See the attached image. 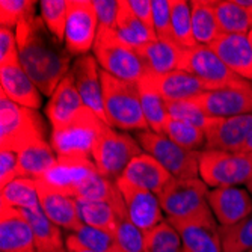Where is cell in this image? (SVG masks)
Wrapping results in <instances>:
<instances>
[{
  "label": "cell",
  "instance_id": "cell-1",
  "mask_svg": "<svg viewBox=\"0 0 252 252\" xmlns=\"http://www.w3.org/2000/svg\"><path fill=\"white\" fill-rule=\"evenodd\" d=\"M15 35L20 65L39 93L52 97L58 85L71 71L73 56L65 49L63 42L49 32L38 15L20 21Z\"/></svg>",
  "mask_w": 252,
  "mask_h": 252
},
{
  "label": "cell",
  "instance_id": "cell-2",
  "mask_svg": "<svg viewBox=\"0 0 252 252\" xmlns=\"http://www.w3.org/2000/svg\"><path fill=\"white\" fill-rule=\"evenodd\" d=\"M103 86V104L107 126L123 131L150 130L142 112L137 83L113 77L100 71Z\"/></svg>",
  "mask_w": 252,
  "mask_h": 252
},
{
  "label": "cell",
  "instance_id": "cell-3",
  "mask_svg": "<svg viewBox=\"0 0 252 252\" xmlns=\"http://www.w3.org/2000/svg\"><path fill=\"white\" fill-rule=\"evenodd\" d=\"M47 126L35 109L20 106L0 94V145L18 153L36 142L47 141Z\"/></svg>",
  "mask_w": 252,
  "mask_h": 252
},
{
  "label": "cell",
  "instance_id": "cell-4",
  "mask_svg": "<svg viewBox=\"0 0 252 252\" xmlns=\"http://www.w3.org/2000/svg\"><path fill=\"white\" fill-rule=\"evenodd\" d=\"M142 153L144 150L136 137L103 124L91 157L103 177L110 181H118L131 160Z\"/></svg>",
  "mask_w": 252,
  "mask_h": 252
},
{
  "label": "cell",
  "instance_id": "cell-5",
  "mask_svg": "<svg viewBox=\"0 0 252 252\" xmlns=\"http://www.w3.org/2000/svg\"><path fill=\"white\" fill-rule=\"evenodd\" d=\"M93 50L101 70L117 79L137 83L148 73L139 52L126 44L115 31L100 32Z\"/></svg>",
  "mask_w": 252,
  "mask_h": 252
},
{
  "label": "cell",
  "instance_id": "cell-6",
  "mask_svg": "<svg viewBox=\"0 0 252 252\" xmlns=\"http://www.w3.org/2000/svg\"><path fill=\"white\" fill-rule=\"evenodd\" d=\"M210 188L201 178H172L157 195L168 219H188L213 213L209 205Z\"/></svg>",
  "mask_w": 252,
  "mask_h": 252
},
{
  "label": "cell",
  "instance_id": "cell-7",
  "mask_svg": "<svg viewBox=\"0 0 252 252\" xmlns=\"http://www.w3.org/2000/svg\"><path fill=\"white\" fill-rule=\"evenodd\" d=\"M136 139L142 147L144 153L154 157L174 178H199L201 151L186 150L172 142L165 134H160L151 130L139 131Z\"/></svg>",
  "mask_w": 252,
  "mask_h": 252
},
{
  "label": "cell",
  "instance_id": "cell-8",
  "mask_svg": "<svg viewBox=\"0 0 252 252\" xmlns=\"http://www.w3.org/2000/svg\"><path fill=\"white\" fill-rule=\"evenodd\" d=\"M252 177V158L243 153L202 150L199 178L212 189L242 186Z\"/></svg>",
  "mask_w": 252,
  "mask_h": 252
},
{
  "label": "cell",
  "instance_id": "cell-9",
  "mask_svg": "<svg viewBox=\"0 0 252 252\" xmlns=\"http://www.w3.org/2000/svg\"><path fill=\"white\" fill-rule=\"evenodd\" d=\"M103 124L93 110L86 109L70 124L52 128L50 145L58 157H91Z\"/></svg>",
  "mask_w": 252,
  "mask_h": 252
},
{
  "label": "cell",
  "instance_id": "cell-10",
  "mask_svg": "<svg viewBox=\"0 0 252 252\" xmlns=\"http://www.w3.org/2000/svg\"><path fill=\"white\" fill-rule=\"evenodd\" d=\"M98 36V21L93 0H70L63 45L74 58L89 55Z\"/></svg>",
  "mask_w": 252,
  "mask_h": 252
},
{
  "label": "cell",
  "instance_id": "cell-11",
  "mask_svg": "<svg viewBox=\"0 0 252 252\" xmlns=\"http://www.w3.org/2000/svg\"><path fill=\"white\" fill-rule=\"evenodd\" d=\"M193 103L210 118H231L252 113V85H240L210 89L193 98Z\"/></svg>",
  "mask_w": 252,
  "mask_h": 252
},
{
  "label": "cell",
  "instance_id": "cell-12",
  "mask_svg": "<svg viewBox=\"0 0 252 252\" xmlns=\"http://www.w3.org/2000/svg\"><path fill=\"white\" fill-rule=\"evenodd\" d=\"M181 70L193 74L210 89L240 85L246 82L236 76L212 47H205V45H196L193 49L186 50Z\"/></svg>",
  "mask_w": 252,
  "mask_h": 252
},
{
  "label": "cell",
  "instance_id": "cell-13",
  "mask_svg": "<svg viewBox=\"0 0 252 252\" xmlns=\"http://www.w3.org/2000/svg\"><path fill=\"white\" fill-rule=\"evenodd\" d=\"M190 252H222L219 223L213 213L188 219H168Z\"/></svg>",
  "mask_w": 252,
  "mask_h": 252
},
{
  "label": "cell",
  "instance_id": "cell-14",
  "mask_svg": "<svg viewBox=\"0 0 252 252\" xmlns=\"http://www.w3.org/2000/svg\"><path fill=\"white\" fill-rule=\"evenodd\" d=\"M205 133V148L226 153H242L252 133V113L231 118H212Z\"/></svg>",
  "mask_w": 252,
  "mask_h": 252
},
{
  "label": "cell",
  "instance_id": "cell-15",
  "mask_svg": "<svg viewBox=\"0 0 252 252\" xmlns=\"http://www.w3.org/2000/svg\"><path fill=\"white\" fill-rule=\"evenodd\" d=\"M35 183L39 198V209L44 215L59 228H63L68 233H76L83 225L79 215L77 199L55 189L42 178L35 180Z\"/></svg>",
  "mask_w": 252,
  "mask_h": 252
},
{
  "label": "cell",
  "instance_id": "cell-16",
  "mask_svg": "<svg viewBox=\"0 0 252 252\" xmlns=\"http://www.w3.org/2000/svg\"><path fill=\"white\" fill-rule=\"evenodd\" d=\"M101 68L94 55H85L73 62L70 74L74 79L77 93L85 106L107 124L104 104H103V86H101Z\"/></svg>",
  "mask_w": 252,
  "mask_h": 252
},
{
  "label": "cell",
  "instance_id": "cell-17",
  "mask_svg": "<svg viewBox=\"0 0 252 252\" xmlns=\"http://www.w3.org/2000/svg\"><path fill=\"white\" fill-rule=\"evenodd\" d=\"M117 185L124 198L126 207L133 223L141 231H148L165 220L162 205H160V201L156 193L133 186L123 178L117 181Z\"/></svg>",
  "mask_w": 252,
  "mask_h": 252
},
{
  "label": "cell",
  "instance_id": "cell-18",
  "mask_svg": "<svg viewBox=\"0 0 252 252\" xmlns=\"http://www.w3.org/2000/svg\"><path fill=\"white\" fill-rule=\"evenodd\" d=\"M209 205L219 226L236 225L252 215V196L240 186L210 189Z\"/></svg>",
  "mask_w": 252,
  "mask_h": 252
},
{
  "label": "cell",
  "instance_id": "cell-19",
  "mask_svg": "<svg viewBox=\"0 0 252 252\" xmlns=\"http://www.w3.org/2000/svg\"><path fill=\"white\" fill-rule=\"evenodd\" d=\"M98 174L93 157H58L55 166L44 175V181L74 198L77 189Z\"/></svg>",
  "mask_w": 252,
  "mask_h": 252
},
{
  "label": "cell",
  "instance_id": "cell-20",
  "mask_svg": "<svg viewBox=\"0 0 252 252\" xmlns=\"http://www.w3.org/2000/svg\"><path fill=\"white\" fill-rule=\"evenodd\" d=\"M88 107L77 93L73 76L68 73V76L58 85L45 106V117H47L52 128H58L74 121Z\"/></svg>",
  "mask_w": 252,
  "mask_h": 252
},
{
  "label": "cell",
  "instance_id": "cell-21",
  "mask_svg": "<svg viewBox=\"0 0 252 252\" xmlns=\"http://www.w3.org/2000/svg\"><path fill=\"white\" fill-rule=\"evenodd\" d=\"M0 251L2 252H38L33 231L18 209L2 205L0 218Z\"/></svg>",
  "mask_w": 252,
  "mask_h": 252
},
{
  "label": "cell",
  "instance_id": "cell-22",
  "mask_svg": "<svg viewBox=\"0 0 252 252\" xmlns=\"http://www.w3.org/2000/svg\"><path fill=\"white\" fill-rule=\"evenodd\" d=\"M147 74L156 91L162 95L166 103L193 100L201 94L210 91V88L202 80L185 70H177L168 74Z\"/></svg>",
  "mask_w": 252,
  "mask_h": 252
},
{
  "label": "cell",
  "instance_id": "cell-23",
  "mask_svg": "<svg viewBox=\"0 0 252 252\" xmlns=\"http://www.w3.org/2000/svg\"><path fill=\"white\" fill-rule=\"evenodd\" d=\"M210 47L236 76L252 82V47L248 35L222 33Z\"/></svg>",
  "mask_w": 252,
  "mask_h": 252
},
{
  "label": "cell",
  "instance_id": "cell-24",
  "mask_svg": "<svg viewBox=\"0 0 252 252\" xmlns=\"http://www.w3.org/2000/svg\"><path fill=\"white\" fill-rule=\"evenodd\" d=\"M0 85H2V95L14 103L35 110L41 107L42 98L39 89L20 63L0 66Z\"/></svg>",
  "mask_w": 252,
  "mask_h": 252
},
{
  "label": "cell",
  "instance_id": "cell-25",
  "mask_svg": "<svg viewBox=\"0 0 252 252\" xmlns=\"http://www.w3.org/2000/svg\"><path fill=\"white\" fill-rule=\"evenodd\" d=\"M121 178L133 186L158 195L174 177L154 157L142 153L131 160Z\"/></svg>",
  "mask_w": 252,
  "mask_h": 252
},
{
  "label": "cell",
  "instance_id": "cell-26",
  "mask_svg": "<svg viewBox=\"0 0 252 252\" xmlns=\"http://www.w3.org/2000/svg\"><path fill=\"white\" fill-rule=\"evenodd\" d=\"M150 74H168L181 70L186 49L175 41L156 39L137 50Z\"/></svg>",
  "mask_w": 252,
  "mask_h": 252
},
{
  "label": "cell",
  "instance_id": "cell-27",
  "mask_svg": "<svg viewBox=\"0 0 252 252\" xmlns=\"http://www.w3.org/2000/svg\"><path fill=\"white\" fill-rule=\"evenodd\" d=\"M109 202L117 218V228L115 234H113L117 245L124 252H144V231H141L133 223L118 185H115V189H113L110 195Z\"/></svg>",
  "mask_w": 252,
  "mask_h": 252
},
{
  "label": "cell",
  "instance_id": "cell-28",
  "mask_svg": "<svg viewBox=\"0 0 252 252\" xmlns=\"http://www.w3.org/2000/svg\"><path fill=\"white\" fill-rule=\"evenodd\" d=\"M56 162L58 156L50 142H36L17 153V175L18 178H44Z\"/></svg>",
  "mask_w": 252,
  "mask_h": 252
},
{
  "label": "cell",
  "instance_id": "cell-29",
  "mask_svg": "<svg viewBox=\"0 0 252 252\" xmlns=\"http://www.w3.org/2000/svg\"><path fill=\"white\" fill-rule=\"evenodd\" d=\"M18 210L32 228L38 252H59L65 249V239L61 228L45 216L39 207Z\"/></svg>",
  "mask_w": 252,
  "mask_h": 252
},
{
  "label": "cell",
  "instance_id": "cell-30",
  "mask_svg": "<svg viewBox=\"0 0 252 252\" xmlns=\"http://www.w3.org/2000/svg\"><path fill=\"white\" fill-rule=\"evenodd\" d=\"M137 89H139L142 112L145 115L150 130L163 134V128L169 120L166 101L156 91L148 74H145L139 82H137Z\"/></svg>",
  "mask_w": 252,
  "mask_h": 252
},
{
  "label": "cell",
  "instance_id": "cell-31",
  "mask_svg": "<svg viewBox=\"0 0 252 252\" xmlns=\"http://www.w3.org/2000/svg\"><path fill=\"white\" fill-rule=\"evenodd\" d=\"M218 25L222 33L248 35L252 29V14L237 3V0H212Z\"/></svg>",
  "mask_w": 252,
  "mask_h": 252
},
{
  "label": "cell",
  "instance_id": "cell-32",
  "mask_svg": "<svg viewBox=\"0 0 252 252\" xmlns=\"http://www.w3.org/2000/svg\"><path fill=\"white\" fill-rule=\"evenodd\" d=\"M192 29L196 45H210L222 35L212 0H192Z\"/></svg>",
  "mask_w": 252,
  "mask_h": 252
},
{
  "label": "cell",
  "instance_id": "cell-33",
  "mask_svg": "<svg viewBox=\"0 0 252 252\" xmlns=\"http://www.w3.org/2000/svg\"><path fill=\"white\" fill-rule=\"evenodd\" d=\"M113 31H115V33L126 44L131 45V47L136 50L145 47L147 44L157 39L154 31L151 28H148L145 23H142L130 11V8L126 3V0H123V3H121V11H120L117 25Z\"/></svg>",
  "mask_w": 252,
  "mask_h": 252
},
{
  "label": "cell",
  "instance_id": "cell-34",
  "mask_svg": "<svg viewBox=\"0 0 252 252\" xmlns=\"http://www.w3.org/2000/svg\"><path fill=\"white\" fill-rule=\"evenodd\" d=\"M2 205L14 209H38L36 183L32 178H15L2 188Z\"/></svg>",
  "mask_w": 252,
  "mask_h": 252
},
{
  "label": "cell",
  "instance_id": "cell-35",
  "mask_svg": "<svg viewBox=\"0 0 252 252\" xmlns=\"http://www.w3.org/2000/svg\"><path fill=\"white\" fill-rule=\"evenodd\" d=\"M80 220L85 225L115 234L117 218L109 201H77Z\"/></svg>",
  "mask_w": 252,
  "mask_h": 252
},
{
  "label": "cell",
  "instance_id": "cell-36",
  "mask_svg": "<svg viewBox=\"0 0 252 252\" xmlns=\"http://www.w3.org/2000/svg\"><path fill=\"white\" fill-rule=\"evenodd\" d=\"M183 240L168 219L144 231V252H181Z\"/></svg>",
  "mask_w": 252,
  "mask_h": 252
},
{
  "label": "cell",
  "instance_id": "cell-37",
  "mask_svg": "<svg viewBox=\"0 0 252 252\" xmlns=\"http://www.w3.org/2000/svg\"><path fill=\"white\" fill-rule=\"evenodd\" d=\"M171 17H172V35L174 41L183 49L196 47L192 29V8L186 0H171Z\"/></svg>",
  "mask_w": 252,
  "mask_h": 252
},
{
  "label": "cell",
  "instance_id": "cell-38",
  "mask_svg": "<svg viewBox=\"0 0 252 252\" xmlns=\"http://www.w3.org/2000/svg\"><path fill=\"white\" fill-rule=\"evenodd\" d=\"M163 134L177 145L192 150V151H202L205 148V133L199 127H195L192 124L177 121L169 118L165 128Z\"/></svg>",
  "mask_w": 252,
  "mask_h": 252
},
{
  "label": "cell",
  "instance_id": "cell-39",
  "mask_svg": "<svg viewBox=\"0 0 252 252\" xmlns=\"http://www.w3.org/2000/svg\"><path fill=\"white\" fill-rule=\"evenodd\" d=\"M222 252L252 251V215L231 226H220Z\"/></svg>",
  "mask_w": 252,
  "mask_h": 252
},
{
  "label": "cell",
  "instance_id": "cell-40",
  "mask_svg": "<svg viewBox=\"0 0 252 252\" xmlns=\"http://www.w3.org/2000/svg\"><path fill=\"white\" fill-rule=\"evenodd\" d=\"M68 5L70 0H41L39 2L41 20L49 32L61 42H63L65 38Z\"/></svg>",
  "mask_w": 252,
  "mask_h": 252
},
{
  "label": "cell",
  "instance_id": "cell-41",
  "mask_svg": "<svg viewBox=\"0 0 252 252\" xmlns=\"http://www.w3.org/2000/svg\"><path fill=\"white\" fill-rule=\"evenodd\" d=\"M36 2L33 0H2L0 2V25L2 28L17 29L18 23L35 15Z\"/></svg>",
  "mask_w": 252,
  "mask_h": 252
},
{
  "label": "cell",
  "instance_id": "cell-42",
  "mask_svg": "<svg viewBox=\"0 0 252 252\" xmlns=\"http://www.w3.org/2000/svg\"><path fill=\"white\" fill-rule=\"evenodd\" d=\"M83 246L94 252H117L118 245L117 240L112 234L98 230V228L89 226V225H82L76 233H71Z\"/></svg>",
  "mask_w": 252,
  "mask_h": 252
},
{
  "label": "cell",
  "instance_id": "cell-43",
  "mask_svg": "<svg viewBox=\"0 0 252 252\" xmlns=\"http://www.w3.org/2000/svg\"><path fill=\"white\" fill-rule=\"evenodd\" d=\"M166 109L169 113V118L192 124L195 127H199L201 130H205L210 124L212 118L193 103V100H183V101H169L166 103Z\"/></svg>",
  "mask_w": 252,
  "mask_h": 252
},
{
  "label": "cell",
  "instance_id": "cell-44",
  "mask_svg": "<svg viewBox=\"0 0 252 252\" xmlns=\"http://www.w3.org/2000/svg\"><path fill=\"white\" fill-rule=\"evenodd\" d=\"M117 181H110L100 172L91 177L77 189L74 198L77 201H109Z\"/></svg>",
  "mask_w": 252,
  "mask_h": 252
},
{
  "label": "cell",
  "instance_id": "cell-45",
  "mask_svg": "<svg viewBox=\"0 0 252 252\" xmlns=\"http://www.w3.org/2000/svg\"><path fill=\"white\" fill-rule=\"evenodd\" d=\"M153 29L157 39L174 41L171 0H153Z\"/></svg>",
  "mask_w": 252,
  "mask_h": 252
},
{
  "label": "cell",
  "instance_id": "cell-46",
  "mask_svg": "<svg viewBox=\"0 0 252 252\" xmlns=\"http://www.w3.org/2000/svg\"><path fill=\"white\" fill-rule=\"evenodd\" d=\"M123 0H93L98 21V33L104 31H113L121 11Z\"/></svg>",
  "mask_w": 252,
  "mask_h": 252
},
{
  "label": "cell",
  "instance_id": "cell-47",
  "mask_svg": "<svg viewBox=\"0 0 252 252\" xmlns=\"http://www.w3.org/2000/svg\"><path fill=\"white\" fill-rule=\"evenodd\" d=\"M20 63L17 35L14 29H0V66Z\"/></svg>",
  "mask_w": 252,
  "mask_h": 252
},
{
  "label": "cell",
  "instance_id": "cell-48",
  "mask_svg": "<svg viewBox=\"0 0 252 252\" xmlns=\"http://www.w3.org/2000/svg\"><path fill=\"white\" fill-rule=\"evenodd\" d=\"M18 178L17 175V153L9 150H0V186Z\"/></svg>",
  "mask_w": 252,
  "mask_h": 252
},
{
  "label": "cell",
  "instance_id": "cell-49",
  "mask_svg": "<svg viewBox=\"0 0 252 252\" xmlns=\"http://www.w3.org/2000/svg\"><path fill=\"white\" fill-rule=\"evenodd\" d=\"M126 3L137 18L153 29V0H126Z\"/></svg>",
  "mask_w": 252,
  "mask_h": 252
},
{
  "label": "cell",
  "instance_id": "cell-50",
  "mask_svg": "<svg viewBox=\"0 0 252 252\" xmlns=\"http://www.w3.org/2000/svg\"><path fill=\"white\" fill-rule=\"evenodd\" d=\"M65 246L68 251H71V252H94V251L88 249L86 246H83L71 233H68L65 236Z\"/></svg>",
  "mask_w": 252,
  "mask_h": 252
},
{
  "label": "cell",
  "instance_id": "cell-51",
  "mask_svg": "<svg viewBox=\"0 0 252 252\" xmlns=\"http://www.w3.org/2000/svg\"><path fill=\"white\" fill-rule=\"evenodd\" d=\"M242 153L252 158V133H251V136H249V139L246 141V144H245V147H243Z\"/></svg>",
  "mask_w": 252,
  "mask_h": 252
},
{
  "label": "cell",
  "instance_id": "cell-52",
  "mask_svg": "<svg viewBox=\"0 0 252 252\" xmlns=\"http://www.w3.org/2000/svg\"><path fill=\"white\" fill-rule=\"evenodd\" d=\"M237 3L252 14V0H237Z\"/></svg>",
  "mask_w": 252,
  "mask_h": 252
},
{
  "label": "cell",
  "instance_id": "cell-53",
  "mask_svg": "<svg viewBox=\"0 0 252 252\" xmlns=\"http://www.w3.org/2000/svg\"><path fill=\"white\" fill-rule=\"evenodd\" d=\"M245 186H246V190H248V192L251 193V196H252V177L249 178V181L246 183V185H245Z\"/></svg>",
  "mask_w": 252,
  "mask_h": 252
},
{
  "label": "cell",
  "instance_id": "cell-54",
  "mask_svg": "<svg viewBox=\"0 0 252 252\" xmlns=\"http://www.w3.org/2000/svg\"><path fill=\"white\" fill-rule=\"evenodd\" d=\"M248 39H249V42H251V47H252V29H251V32L248 33Z\"/></svg>",
  "mask_w": 252,
  "mask_h": 252
},
{
  "label": "cell",
  "instance_id": "cell-55",
  "mask_svg": "<svg viewBox=\"0 0 252 252\" xmlns=\"http://www.w3.org/2000/svg\"><path fill=\"white\" fill-rule=\"evenodd\" d=\"M59 252H71V251H68V249H66V246H65V249H62V251H59Z\"/></svg>",
  "mask_w": 252,
  "mask_h": 252
},
{
  "label": "cell",
  "instance_id": "cell-56",
  "mask_svg": "<svg viewBox=\"0 0 252 252\" xmlns=\"http://www.w3.org/2000/svg\"><path fill=\"white\" fill-rule=\"evenodd\" d=\"M181 252H190V251H188L186 248H183V251H181Z\"/></svg>",
  "mask_w": 252,
  "mask_h": 252
},
{
  "label": "cell",
  "instance_id": "cell-57",
  "mask_svg": "<svg viewBox=\"0 0 252 252\" xmlns=\"http://www.w3.org/2000/svg\"><path fill=\"white\" fill-rule=\"evenodd\" d=\"M117 252H124V251H123L121 248H118V251H117Z\"/></svg>",
  "mask_w": 252,
  "mask_h": 252
},
{
  "label": "cell",
  "instance_id": "cell-58",
  "mask_svg": "<svg viewBox=\"0 0 252 252\" xmlns=\"http://www.w3.org/2000/svg\"><path fill=\"white\" fill-rule=\"evenodd\" d=\"M249 252H252V251H249Z\"/></svg>",
  "mask_w": 252,
  "mask_h": 252
},
{
  "label": "cell",
  "instance_id": "cell-59",
  "mask_svg": "<svg viewBox=\"0 0 252 252\" xmlns=\"http://www.w3.org/2000/svg\"><path fill=\"white\" fill-rule=\"evenodd\" d=\"M0 252H2V251H0Z\"/></svg>",
  "mask_w": 252,
  "mask_h": 252
}]
</instances>
